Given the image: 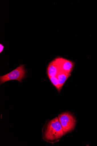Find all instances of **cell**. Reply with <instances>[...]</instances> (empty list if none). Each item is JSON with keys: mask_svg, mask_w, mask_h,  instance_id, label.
I'll return each instance as SVG.
<instances>
[{"mask_svg": "<svg viewBox=\"0 0 97 146\" xmlns=\"http://www.w3.org/2000/svg\"><path fill=\"white\" fill-rule=\"evenodd\" d=\"M42 135L44 141L51 143L57 142L64 135L58 117L46 123L43 129Z\"/></svg>", "mask_w": 97, "mask_h": 146, "instance_id": "6da1fadb", "label": "cell"}, {"mask_svg": "<svg viewBox=\"0 0 97 146\" xmlns=\"http://www.w3.org/2000/svg\"><path fill=\"white\" fill-rule=\"evenodd\" d=\"M58 117L62 127L64 135L74 129L76 120L71 113L68 112H63L59 115Z\"/></svg>", "mask_w": 97, "mask_h": 146, "instance_id": "7a4b0ae2", "label": "cell"}, {"mask_svg": "<svg viewBox=\"0 0 97 146\" xmlns=\"http://www.w3.org/2000/svg\"><path fill=\"white\" fill-rule=\"evenodd\" d=\"M24 65H20L11 72L0 77L1 85L5 82L12 80H16L21 83L25 76L26 71Z\"/></svg>", "mask_w": 97, "mask_h": 146, "instance_id": "3957f363", "label": "cell"}, {"mask_svg": "<svg viewBox=\"0 0 97 146\" xmlns=\"http://www.w3.org/2000/svg\"><path fill=\"white\" fill-rule=\"evenodd\" d=\"M58 70L59 71V73H57L56 75L58 74L57 77L58 83L60 88L61 89L62 86L64 85L70 73V72L63 70L60 72V70Z\"/></svg>", "mask_w": 97, "mask_h": 146, "instance_id": "277c9868", "label": "cell"}, {"mask_svg": "<svg viewBox=\"0 0 97 146\" xmlns=\"http://www.w3.org/2000/svg\"><path fill=\"white\" fill-rule=\"evenodd\" d=\"M58 71V69L53 62L49 65L48 69V74L49 77L55 76Z\"/></svg>", "mask_w": 97, "mask_h": 146, "instance_id": "5b68a950", "label": "cell"}, {"mask_svg": "<svg viewBox=\"0 0 97 146\" xmlns=\"http://www.w3.org/2000/svg\"><path fill=\"white\" fill-rule=\"evenodd\" d=\"M73 66V63L72 62L65 59L63 65V69L65 71L70 72Z\"/></svg>", "mask_w": 97, "mask_h": 146, "instance_id": "8992f818", "label": "cell"}, {"mask_svg": "<svg viewBox=\"0 0 97 146\" xmlns=\"http://www.w3.org/2000/svg\"><path fill=\"white\" fill-rule=\"evenodd\" d=\"M53 84L56 87L59 92L61 90L58 83V79L56 77L52 76L49 77Z\"/></svg>", "mask_w": 97, "mask_h": 146, "instance_id": "52a82bcc", "label": "cell"}, {"mask_svg": "<svg viewBox=\"0 0 97 146\" xmlns=\"http://www.w3.org/2000/svg\"><path fill=\"white\" fill-rule=\"evenodd\" d=\"M0 47H1V49H0V52L1 53L3 50L4 47L1 44H0Z\"/></svg>", "mask_w": 97, "mask_h": 146, "instance_id": "ba28073f", "label": "cell"}]
</instances>
